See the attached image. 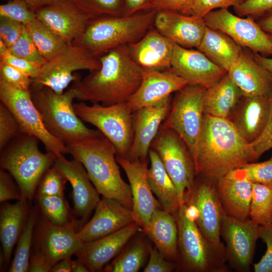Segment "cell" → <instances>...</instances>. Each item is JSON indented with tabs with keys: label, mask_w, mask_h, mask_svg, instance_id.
I'll return each instance as SVG.
<instances>
[{
	"label": "cell",
	"mask_w": 272,
	"mask_h": 272,
	"mask_svg": "<svg viewBox=\"0 0 272 272\" xmlns=\"http://www.w3.org/2000/svg\"><path fill=\"white\" fill-rule=\"evenodd\" d=\"M234 9L240 17L264 16L272 11V0H246Z\"/></svg>",
	"instance_id": "f907efd6"
},
{
	"label": "cell",
	"mask_w": 272,
	"mask_h": 272,
	"mask_svg": "<svg viewBox=\"0 0 272 272\" xmlns=\"http://www.w3.org/2000/svg\"><path fill=\"white\" fill-rule=\"evenodd\" d=\"M37 219L36 210L30 209L27 219L17 242L15 255L9 271H28L31 247L33 246L34 230Z\"/></svg>",
	"instance_id": "8d00e7d4"
},
{
	"label": "cell",
	"mask_w": 272,
	"mask_h": 272,
	"mask_svg": "<svg viewBox=\"0 0 272 272\" xmlns=\"http://www.w3.org/2000/svg\"><path fill=\"white\" fill-rule=\"evenodd\" d=\"M35 14L38 20L67 45H72L83 34L92 20L71 0H56Z\"/></svg>",
	"instance_id": "ac0fdd59"
},
{
	"label": "cell",
	"mask_w": 272,
	"mask_h": 272,
	"mask_svg": "<svg viewBox=\"0 0 272 272\" xmlns=\"http://www.w3.org/2000/svg\"><path fill=\"white\" fill-rule=\"evenodd\" d=\"M149 259L144 269V272H171L176 265L167 260L163 254L156 247L149 245Z\"/></svg>",
	"instance_id": "f5cc1de1"
},
{
	"label": "cell",
	"mask_w": 272,
	"mask_h": 272,
	"mask_svg": "<svg viewBox=\"0 0 272 272\" xmlns=\"http://www.w3.org/2000/svg\"><path fill=\"white\" fill-rule=\"evenodd\" d=\"M267 35H268V39L269 40V41L272 46V34H267Z\"/></svg>",
	"instance_id": "03108f58"
},
{
	"label": "cell",
	"mask_w": 272,
	"mask_h": 272,
	"mask_svg": "<svg viewBox=\"0 0 272 272\" xmlns=\"http://www.w3.org/2000/svg\"><path fill=\"white\" fill-rule=\"evenodd\" d=\"M67 180L53 165L44 173L36 190V196H64Z\"/></svg>",
	"instance_id": "b9f144b4"
},
{
	"label": "cell",
	"mask_w": 272,
	"mask_h": 272,
	"mask_svg": "<svg viewBox=\"0 0 272 272\" xmlns=\"http://www.w3.org/2000/svg\"><path fill=\"white\" fill-rule=\"evenodd\" d=\"M92 218L78 230L84 244L113 233L134 222L132 210L114 199L103 197Z\"/></svg>",
	"instance_id": "603a6c76"
},
{
	"label": "cell",
	"mask_w": 272,
	"mask_h": 272,
	"mask_svg": "<svg viewBox=\"0 0 272 272\" xmlns=\"http://www.w3.org/2000/svg\"><path fill=\"white\" fill-rule=\"evenodd\" d=\"M185 203L197 210L195 222L203 236L214 243L221 242L220 226L222 209L216 184L196 177L192 190L186 197Z\"/></svg>",
	"instance_id": "e0dca14e"
},
{
	"label": "cell",
	"mask_w": 272,
	"mask_h": 272,
	"mask_svg": "<svg viewBox=\"0 0 272 272\" xmlns=\"http://www.w3.org/2000/svg\"><path fill=\"white\" fill-rule=\"evenodd\" d=\"M0 61L13 66L32 79L37 77L40 73V67L24 59L12 54L1 39H0Z\"/></svg>",
	"instance_id": "7dc6e473"
},
{
	"label": "cell",
	"mask_w": 272,
	"mask_h": 272,
	"mask_svg": "<svg viewBox=\"0 0 272 272\" xmlns=\"http://www.w3.org/2000/svg\"><path fill=\"white\" fill-rule=\"evenodd\" d=\"M193 157L197 177L215 184L230 171L256 160L250 143L229 119L206 114Z\"/></svg>",
	"instance_id": "6da1fadb"
},
{
	"label": "cell",
	"mask_w": 272,
	"mask_h": 272,
	"mask_svg": "<svg viewBox=\"0 0 272 272\" xmlns=\"http://www.w3.org/2000/svg\"><path fill=\"white\" fill-rule=\"evenodd\" d=\"M260 226L249 218L245 220L223 215L220 236L225 242L229 267L236 272H249L252 262Z\"/></svg>",
	"instance_id": "4fadbf2b"
},
{
	"label": "cell",
	"mask_w": 272,
	"mask_h": 272,
	"mask_svg": "<svg viewBox=\"0 0 272 272\" xmlns=\"http://www.w3.org/2000/svg\"><path fill=\"white\" fill-rule=\"evenodd\" d=\"M172 101L170 96L154 105L132 113L134 136L126 158L148 160L151 144L169 112Z\"/></svg>",
	"instance_id": "ffe728a7"
},
{
	"label": "cell",
	"mask_w": 272,
	"mask_h": 272,
	"mask_svg": "<svg viewBox=\"0 0 272 272\" xmlns=\"http://www.w3.org/2000/svg\"><path fill=\"white\" fill-rule=\"evenodd\" d=\"M0 99L13 113L23 134L36 138L47 152L56 157L68 154L65 144L52 135L45 127L33 102L31 91L17 89L0 79Z\"/></svg>",
	"instance_id": "8fae6325"
},
{
	"label": "cell",
	"mask_w": 272,
	"mask_h": 272,
	"mask_svg": "<svg viewBox=\"0 0 272 272\" xmlns=\"http://www.w3.org/2000/svg\"><path fill=\"white\" fill-rule=\"evenodd\" d=\"M91 20L105 16H121L122 0H71Z\"/></svg>",
	"instance_id": "ab89813d"
},
{
	"label": "cell",
	"mask_w": 272,
	"mask_h": 272,
	"mask_svg": "<svg viewBox=\"0 0 272 272\" xmlns=\"http://www.w3.org/2000/svg\"><path fill=\"white\" fill-rule=\"evenodd\" d=\"M42 216L50 223L65 225L74 221L71 210L64 196H36Z\"/></svg>",
	"instance_id": "f35d334b"
},
{
	"label": "cell",
	"mask_w": 272,
	"mask_h": 272,
	"mask_svg": "<svg viewBox=\"0 0 272 272\" xmlns=\"http://www.w3.org/2000/svg\"><path fill=\"white\" fill-rule=\"evenodd\" d=\"M149 245L142 239L132 241L103 269L106 272H137L146 261Z\"/></svg>",
	"instance_id": "d590c367"
},
{
	"label": "cell",
	"mask_w": 272,
	"mask_h": 272,
	"mask_svg": "<svg viewBox=\"0 0 272 272\" xmlns=\"http://www.w3.org/2000/svg\"><path fill=\"white\" fill-rule=\"evenodd\" d=\"M150 149L157 153L174 183L180 206L184 204L197 177L194 159L188 147L175 131L161 125Z\"/></svg>",
	"instance_id": "9c48e42d"
},
{
	"label": "cell",
	"mask_w": 272,
	"mask_h": 272,
	"mask_svg": "<svg viewBox=\"0 0 272 272\" xmlns=\"http://www.w3.org/2000/svg\"><path fill=\"white\" fill-rule=\"evenodd\" d=\"M187 84L171 67L163 70L144 69L139 87L126 102L133 113L163 100Z\"/></svg>",
	"instance_id": "44dd1931"
},
{
	"label": "cell",
	"mask_w": 272,
	"mask_h": 272,
	"mask_svg": "<svg viewBox=\"0 0 272 272\" xmlns=\"http://www.w3.org/2000/svg\"><path fill=\"white\" fill-rule=\"evenodd\" d=\"M24 25L5 17H0V39L8 48L18 39L22 32Z\"/></svg>",
	"instance_id": "816d5d0a"
},
{
	"label": "cell",
	"mask_w": 272,
	"mask_h": 272,
	"mask_svg": "<svg viewBox=\"0 0 272 272\" xmlns=\"http://www.w3.org/2000/svg\"><path fill=\"white\" fill-rule=\"evenodd\" d=\"M142 230L167 259L177 260L178 227L174 215L157 209L149 224Z\"/></svg>",
	"instance_id": "4dcf8cb0"
},
{
	"label": "cell",
	"mask_w": 272,
	"mask_h": 272,
	"mask_svg": "<svg viewBox=\"0 0 272 272\" xmlns=\"http://www.w3.org/2000/svg\"><path fill=\"white\" fill-rule=\"evenodd\" d=\"M25 26L38 50L47 61L60 54L70 45L37 18Z\"/></svg>",
	"instance_id": "e575fe53"
},
{
	"label": "cell",
	"mask_w": 272,
	"mask_h": 272,
	"mask_svg": "<svg viewBox=\"0 0 272 272\" xmlns=\"http://www.w3.org/2000/svg\"><path fill=\"white\" fill-rule=\"evenodd\" d=\"M36 138L23 134L1 156V166L8 172L19 187L22 199L30 201L46 171L54 163L56 156L39 150Z\"/></svg>",
	"instance_id": "52a82bcc"
},
{
	"label": "cell",
	"mask_w": 272,
	"mask_h": 272,
	"mask_svg": "<svg viewBox=\"0 0 272 272\" xmlns=\"http://www.w3.org/2000/svg\"><path fill=\"white\" fill-rule=\"evenodd\" d=\"M150 166L148 178L152 192L156 196L162 209L174 215L180 207L176 188L167 173L157 153L150 149L149 153Z\"/></svg>",
	"instance_id": "d6a6232c"
},
{
	"label": "cell",
	"mask_w": 272,
	"mask_h": 272,
	"mask_svg": "<svg viewBox=\"0 0 272 272\" xmlns=\"http://www.w3.org/2000/svg\"><path fill=\"white\" fill-rule=\"evenodd\" d=\"M252 182L272 187V156L268 160L258 163H248L239 167Z\"/></svg>",
	"instance_id": "f6af8a7d"
},
{
	"label": "cell",
	"mask_w": 272,
	"mask_h": 272,
	"mask_svg": "<svg viewBox=\"0 0 272 272\" xmlns=\"http://www.w3.org/2000/svg\"><path fill=\"white\" fill-rule=\"evenodd\" d=\"M11 175L3 169L0 171V201L3 202L9 200H21V192L18 184L14 183Z\"/></svg>",
	"instance_id": "11a10c76"
},
{
	"label": "cell",
	"mask_w": 272,
	"mask_h": 272,
	"mask_svg": "<svg viewBox=\"0 0 272 272\" xmlns=\"http://www.w3.org/2000/svg\"><path fill=\"white\" fill-rule=\"evenodd\" d=\"M153 0H125L124 16L134 14L137 12L147 10Z\"/></svg>",
	"instance_id": "680465c9"
},
{
	"label": "cell",
	"mask_w": 272,
	"mask_h": 272,
	"mask_svg": "<svg viewBox=\"0 0 272 272\" xmlns=\"http://www.w3.org/2000/svg\"><path fill=\"white\" fill-rule=\"evenodd\" d=\"M28 200H18L15 203L3 202L0 210V237L5 265L9 264L13 249L17 243L28 218Z\"/></svg>",
	"instance_id": "f546056e"
},
{
	"label": "cell",
	"mask_w": 272,
	"mask_h": 272,
	"mask_svg": "<svg viewBox=\"0 0 272 272\" xmlns=\"http://www.w3.org/2000/svg\"><path fill=\"white\" fill-rule=\"evenodd\" d=\"M203 19L207 27L226 34L241 46L256 53L272 54L267 34L250 17L242 18L228 9H220L210 12Z\"/></svg>",
	"instance_id": "5bb4252c"
},
{
	"label": "cell",
	"mask_w": 272,
	"mask_h": 272,
	"mask_svg": "<svg viewBox=\"0 0 272 272\" xmlns=\"http://www.w3.org/2000/svg\"><path fill=\"white\" fill-rule=\"evenodd\" d=\"M171 68L188 84L207 89L218 82L227 73L199 50L189 49L175 44Z\"/></svg>",
	"instance_id": "d6986e66"
},
{
	"label": "cell",
	"mask_w": 272,
	"mask_h": 272,
	"mask_svg": "<svg viewBox=\"0 0 272 272\" xmlns=\"http://www.w3.org/2000/svg\"><path fill=\"white\" fill-rule=\"evenodd\" d=\"M254 59L265 69L272 78V58H267L255 52L253 55Z\"/></svg>",
	"instance_id": "94428289"
},
{
	"label": "cell",
	"mask_w": 272,
	"mask_h": 272,
	"mask_svg": "<svg viewBox=\"0 0 272 272\" xmlns=\"http://www.w3.org/2000/svg\"><path fill=\"white\" fill-rule=\"evenodd\" d=\"M68 154L85 167L92 183L103 197L116 200L132 210L129 184L120 174L116 151L103 134L66 145Z\"/></svg>",
	"instance_id": "3957f363"
},
{
	"label": "cell",
	"mask_w": 272,
	"mask_h": 272,
	"mask_svg": "<svg viewBox=\"0 0 272 272\" xmlns=\"http://www.w3.org/2000/svg\"><path fill=\"white\" fill-rule=\"evenodd\" d=\"M101 66L99 57L86 48L75 45H68L59 55L47 62L40 67L37 77L32 79V87L46 86L61 94L79 75L74 73L80 70L90 72Z\"/></svg>",
	"instance_id": "7c38bea8"
},
{
	"label": "cell",
	"mask_w": 272,
	"mask_h": 272,
	"mask_svg": "<svg viewBox=\"0 0 272 272\" xmlns=\"http://www.w3.org/2000/svg\"><path fill=\"white\" fill-rule=\"evenodd\" d=\"M264 16L258 24L263 31L272 34V11Z\"/></svg>",
	"instance_id": "6125c7cd"
},
{
	"label": "cell",
	"mask_w": 272,
	"mask_h": 272,
	"mask_svg": "<svg viewBox=\"0 0 272 272\" xmlns=\"http://www.w3.org/2000/svg\"><path fill=\"white\" fill-rule=\"evenodd\" d=\"M52 265L44 252L36 244L31 250L29 270L30 272H50Z\"/></svg>",
	"instance_id": "9f6ffc18"
},
{
	"label": "cell",
	"mask_w": 272,
	"mask_h": 272,
	"mask_svg": "<svg viewBox=\"0 0 272 272\" xmlns=\"http://www.w3.org/2000/svg\"><path fill=\"white\" fill-rule=\"evenodd\" d=\"M124 171L131 189L134 222L143 229L147 226L154 211L162 208L153 195L148 178V160H132L116 156Z\"/></svg>",
	"instance_id": "2e32d148"
},
{
	"label": "cell",
	"mask_w": 272,
	"mask_h": 272,
	"mask_svg": "<svg viewBox=\"0 0 272 272\" xmlns=\"http://www.w3.org/2000/svg\"><path fill=\"white\" fill-rule=\"evenodd\" d=\"M20 131L18 123L8 108L3 103L0 104V150L3 151L10 141Z\"/></svg>",
	"instance_id": "ee69618b"
},
{
	"label": "cell",
	"mask_w": 272,
	"mask_h": 272,
	"mask_svg": "<svg viewBox=\"0 0 272 272\" xmlns=\"http://www.w3.org/2000/svg\"><path fill=\"white\" fill-rule=\"evenodd\" d=\"M53 166L71 184L74 211L80 218L81 228L100 200V194L80 162L68 160L62 155L56 158Z\"/></svg>",
	"instance_id": "7402d4cb"
},
{
	"label": "cell",
	"mask_w": 272,
	"mask_h": 272,
	"mask_svg": "<svg viewBox=\"0 0 272 272\" xmlns=\"http://www.w3.org/2000/svg\"><path fill=\"white\" fill-rule=\"evenodd\" d=\"M272 116V94L243 96L230 118L241 136L248 143L258 138Z\"/></svg>",
	"instance_id": "cb8c5ba5"
},
{
	"label": "cell",
	"mask_w": 272,
	"mask_h": 272,
	"mask_svg": "<svg viewBox=\"0 0 272 272\" xmlns=\"http://www.w3.org/2000/svg\"><path fill=\"white\" fill-rule=\"evenodd\" d=\"M249 219L259 226L272 223V187L252 182Z\"/></svg>",
	"instance_id": "74e56055"
},
{
	"label": "cell",
	"mask_w": 272,
	"mask_h": 272,
	"mask_svg": "<svg viewBox=\"0 0 272 272\" xmlns=\"http://www.w3.org/2000/svg\"><path fill=\"white\" fill-rule=\"evenodd\" d=\"M0 79L17 89L31 91L32 79L2 61H0Z\"/></svg>",
	"instance_id": "bcb514c9"
},
{
	"label": "cell",
	"mask_w": 272,
	"mask_h": 272,
	"mask_svg": "<svg viewBox=\"0 0 272 272\" xmlns=\"http://www.w3.org/2000/svg\"><path fill=\"white\" fill-rule=\"evenodd\" d=\"M252 184L240 168L218 180L216 190L225 215L241 220L249 218Z\"/></svg>",
	"instance_id": "484cf974"
},
{
	"label": "cell",
	"mask_w": 272,
	"mask_h": 272,
	"mask_svg": "<svg viewBox=\"0 0 272 272\" xmlns=\"http://www.w3.org/2000/svg\"><path fill=\"white\" fill-rule=\"evenodd\" d=\"M72 259L67 257L56 262L52 267L50 272H72Z\"/></svg>",
	"instance_id": "91938a15"
},
{
	"label": "cell",
	"mask_w": 272,
	"mask_h": 272,
	"mask_svg": "<svg viewBox=\"0 0 272 272\" xmlns=\"http://www.w3.org/2000/svg\"><path fill=\"white\" fill-rule=\"evenodd\" d=\"M250 144L256 160L265 152L272 149V116L262 133Z\"/></svg>",
	"instance_id": "6f0895ef"
},
{
	"label": "cell",
	"mask_w": 272,
	"mask_h": 272,
	"mask_svg": "<svg viewBox=\"0 0 272 272\" xmlns=\"http://www.w3.org/2000/svg\"><path fill=\"white\" fill-rule=\"evenodd\" d=\"M259 238L266 245V250L260 261L253 264L255 272H272V223L260 226Z\"/></svg>",
	"instance_id": "681fc988"
},
{
	"label": "cell",
	"mask_w": 272,
	"mask_h": 272,
	"mask_svg": "<svg viewBox=\"0 0 272 272\" xmlns=\"http://www.w3.org/2000/svg\"><path fill=\"white\" fill-rule=\"evenodd\" d=\"M154 25L162 35L185 48H197L207 27L203 18L170 11H157Z\"/></svg>",
	"instance_id": "4316f807"
},
{
	"label": "cell",
	"mask_w": 272,
	"mask_h": 272,
	"mask_svg": "<svg viewBox=\"0 0 272 272\" xmlns=\"http://www.w3.org/2000/svg\"><path fill=\"white\" fill-rule=\"evenodd\" d=\"M246 0H195L189 16L203 18L208 13L216 9L237 7Z\"/></svg>",
	"instance_id": "c3c4849f"
},
{
	"label": "cell",
	"mask_w": 272,
	"mask_h": 272,
	"mask_svg": "<svg viewBox=\"0 0 272 272\" xmlns=\"http://www.w3.org/2000/svg\"><path fill=\"white\" fill-rule=\"evenodd\" d=\"M99 60V70L74 82L79 94L77 99L104 106L126 102L139 87L144 69L133 59L127 44L111 49Z\"/></svg>",
	"instance_id": "7a4b0ae2"
},
{
	"label": "cell",
	"mask_w": 272,
	"mask_h": 272,
	"mask_svg": "<svg viewBox=\"0 0 272 272\" xmlns=\"http://www.w3.org/2000/svg\"><path fill=\"white\" fill-rule=\"evenodd\" d=\"M8 48L13 55L24 59L39 67L47 62L38 50L24 25L18 39Z\"/></svg>",
	"instance_id": "60d3db41"
},
{
	"label": "cell",
	"mask_w": 272,
	"mask_h": 272,
	"mask_svg": "<svg viewBox=\"0 0 272 272\" xmlns=\"http://www.w3.org/2000/svg\"><path fill=\"white\" fill-rule=\"evenodd\" d=\"M197 48L226 72L243 51L241 46L229 36L207 26Z\"/></svg>",
	"instance_id": "836d02e7"
},
{
	"label": "cell",
	"mask_w": 272,
	"mask_h": 272,
	"mask_svg": "<svg viewBox=\"0 0 272 272\" xmlns=\"http://www.w3.org/2000/svg\"><path fill=\"white\" fill-rule=\"evenodd\" d=\"M88 268L78 259L72 260V272H88Z\"/></svg>",
	"instance_id": "e7e4bbea"
},
{
	"label": "cell",
	"mask_w": 272,
	"mask_h": 272,
	"mask_svg": "<svg viewBox=\"0 0 272 272\" xmlns=\"http://www.w3.org/2000/svg\"><path fill=\"white\" fill-rule=\"evenodd\" d=\"M0 17H5L26 25L37 18L24 0H10L0 5Z\"/></svg>",
	"instance_id": "7bdbcfd3"
},
{
	"label": "cell",
	"mask_w": 272,
	"mask_h": 272,
	"mask_svg": "<svg viewBox=\"0 0 272 272\" xmlns=\"http://www.w3.org/2000/svg\"><path fill=\"white\" fill-rule=\"evenodd\" d=\"M31 94L47 130L65 145L102 135L87 127L76 113L73 102L79 94L73 87L61 94L46 86L32 87Z\"/></svg>",
	"instance_id": "277c9868"
},
{
	"label": "cell",
	"mask_w": 272,
	"mask_h": 272,
	"mask_svg": "<svg viewBox=\"0 0 272 272\" xmlns=\"http://www.w3.org/2000/svg\"><path fill=\"white\" fill-rule=\"evenodd\" d=\"M175 44L150 29L140 40L127 45L132 58L142 67L163 70L171 67Z\"/></svg>",
	"instance_id": "83f0119b"
},
{
	"label": "cell",
	"mask_w": 272,
	"mask_h": 272,
	"mask_svg": "<svg viewBox=\"0 0 272 272\" xmlns=\"http://www.w3.org/2000/svg\"><path fill=\"white\" fill-rule=\"evenodd\" d=\"M243 97L240 89L227 73L216 84L206 89L204 113L229 119Z\"/></svg>",
	"instance_id": "1f68e13d"
},
{
	"label": "cell",
	"mask_w": 272,
	"mask_h": 272,
	"mask_svg": "<svg viewBox=\"0 0 272 272\" xmlns=\"http://www.w3.org/2000/svg\"><path fill=\"white\" fill-rule=\"evenodd\" d=\"M31 10L35 13L40 9L48 5L56 0H24Z\"/></svg>",
	"instance_id": "be15d7a7"
},
{
	"label": "cell",
	"mask_w": 272,
	"mask_h": 272,
	"mask_svg": "<svg viewBox=\"0 0 272 272\" xmlns=\"http://www.w3.org/2000/svg\"><path fill=\"white\" fill-rule=\"evenodd\" d=\"M81 227L75 220L65 225L53 224L43 216L35 225V244L44 252L52 266L61 259L71 257L84 243L78 235Z\"/></svg>",
	"instance_id": "9a60e30c"
},
{
	"label": "cell",
	"mask_w": 272,
	"mask_h": 272,
	"mask_svg": "<svg viewBox=\"0 0 272 272\" xmlns=\"http://www.w3.org/2000/svg\"><path fill=\"white\" fill-rule=\"evenodd\" d=\"M73 106L83 121L95 126L111 143L117 156L128 157L134 131L132 113L126 102L109 106L99 103L88 105L81 102Z\"/></svg>",
	"instance_id": "ba28073f"
},
{
	"label": "cell",
	"mask_w": 272,
	"mask_h": 272,
	"mask_svg": "<svg viewBox=\"0 0 272 272\" xmlns=\"http://www.w3.org/2000/svg\"><path fill=\"white\" fill-rule=\"evenodd\" d=\"M195 0H153L147 10L170 11L188 15Z\"/></svg>",
	"instance_id": "db71d44e"
},
{
	"label": "cell",
	"mask_w": 272,
	"mask_h": 272,
	"mask_svg": "<svg viewBox=\"0 0 272 272\" xmlns=\"http://www.w3.org/2000/svg\"><path fill=\"white\" fill-rule=\"evenodd\" d=\"M206 89L199 85L187 84L177 91L169 112L162 124L179 135L192 156L202 127Z\"/></svg>",
	"instance_id": "30bf717a"
},
{
	"label": "cell",
	"mask_w": 272,
	"mask_h": 272,
	"mask_svg": "<svg viewBox=\"0 0 272 272\" xmlns=\"http://www.w3.org/2000/svg\"><path fill=\"white\" fill-rule=\"evenodd\" d=\"M227 73L243 96L272 94V78L253 55L243 51Z\"/></svg>",
	"instance_id": "f1b7e54d"
},
{
	"label": "cell",
	"mask_w": 272,
	"mask_h": 272,
	"mask_svg": "<svg viewBox=\"0 0 272 272\" xmlns=\"http://www.w3.org/2000/svg\"><path fill=\"white\" fill-rule=\"evenodd\" d=\"M140 228L132 222L104 237L85 243L76 254L89 271H100L122 250Z\"/></svg>",
	"instance_id": "d4e9b609"
},
{
	"label": "cell",
	"mask_w": 272,
	"mask_h": 272,
	"mask_svg": "<svg viewBox=\"0 0 272 272\" xmlns=\"http://www.w3.org/2000/svg\"><path fill=\"white\" fill-rule=\"evenodd\" d=\"M157 12L152 10L141 14L92 20L72 44L83 47L99 57L115 47L140 40L154 24Z\"/></svg>",
	"instance_id": "5b68a950"
},
{
	"label": "cell",
	"mask_w": 272,
	"mask_h": 272,
	"mask_svg": "<svg viewBox=\"0 0 272 272\" xmlns=\"http://www.w3.org/2000/svg\"><path fill=\"white\" fill-rule=\"evenodd\" d=\"M178 227V256L183 267L192 272H228L225 245L208 240L187 211L185 203L174 215Z\"/></svg>",
	"instance_id": "8992f818"
}]
</instances>
